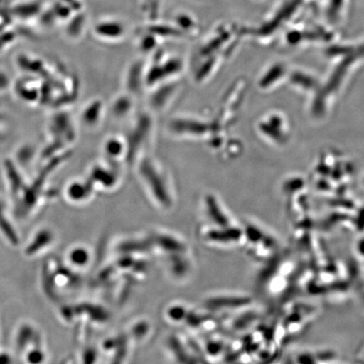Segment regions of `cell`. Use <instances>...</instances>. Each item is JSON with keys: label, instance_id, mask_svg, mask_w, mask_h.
Wrapping results in <instances>:
<instances>
[{"label": "cell", "instance_id": "6da1fadb", "mask_svg": "<svg viewBox=\"0 0 364 364\" xmlns=\"http://www.w3.org/2000/svg\"><path fill=\"white\" fill-rule=\"evenodd\" d=\"M139 171L154 197H156L159 203L166 208L170 207L171 194L168 193L166 180L161 171L158 169V166L150 159H144L143 163H141Z\"/></svg>", "mask_w": 364, "mask_h": 364}, {"label": "cell", "instance_id": "7a4b0ae2", "mask_svg": "<svg viewBox=\"0 0 364 364\" xmlns=\"http://www.w3.org/2000/svg\"><path fill=\"white\" fill-rule=\"evenodd\" d=\"M205 203H206V210L208 217H210L213 221L217 222L220 225H229L230 220L227 217L224 210H222L220 203L215 197L209 195Z\"/></svg>", "mask_w": 364, "mask_h": 364}, {"label": "cell", "instance_id": "3957f363", "mask_svg": "<svg viewBox=\"0 0 364 364\" xmlns=\"http://www.w3.org/2000/svg\"><path fill=\"white\" fill-rule=\"evenodd\" d=\"M122 31H124L122 26L116 22L100 23L95 27V33L100 36H103V38H117V36L122 35Z\"/></svg>", "mask_w": 364, "mask_h": 364}, {"label": "cell", "instance_id": "277c9868", "mask_svg": "<svg viewBox=\"0 0 364 364\" xmlns=\"http://www.w3.org/2000/svg\"><path fill=\"white\" fill-rule=\"evenodd\" d=\"M126 145L124 141L117 138L110 139L105 144V151L107 156L111 158H118L122 156L127 151Z\"/></svg>", "mask_w": 364, "mask_h": 364}]
</instances>
